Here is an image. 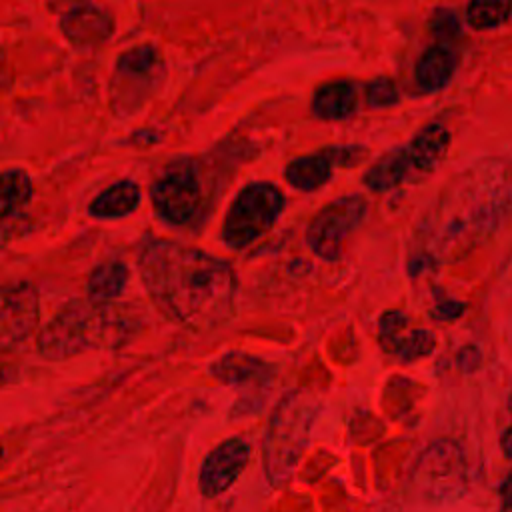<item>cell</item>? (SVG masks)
<instances>
[{"instance_id": "cell-11", "label": "cell", "mask_w": 512, "mask_h": 512, "mask_svg": "<svg viewBox=\"0 0 512 512\" xmlns=\"http://www.w3.org/2000/svg\"><path fill=\"white\" fill-rule=\"evenodd\" d=\"M60 26L64 36L78 48L102 44L104 40L110 38L114 30L112 18L92 4L74 6L70 12L64 14Z\"/></svg>"}, {"instance_id": "cell-5", "label": "cell", "mask_w": 512, "mask_h": 512, "mask_svg": "<svg viewBox=\"0 0 512 512\" xmlns=\"http://www.w3.org/2000/svg\"><path fill=\"white\" fill-rule=\"evenodd\" d=\"M104 316L82 306L70 304L66 306L40 334L38 348L42 356L60 360L80 352L84 346L96 344L104 332Z\"/></svg>"}, {"instance_id": "cell-3", "label": "cell", "mask_w": 512, "mask_h": 512, "mask_svg": "<svg viewBox=\"0 0 512 512\" xmlns=\"http://www.w3.org/2000/svg\"><path fill=\"white\" fill-rule=\"evenodd\" d=\"M316 412L318 402L306 390L290 392L276 406L264 440V466L272 484H282L290 478L306 446Z\"/></svg>"}, {"instance_id": "cell-24", "label": "cell", "mask_w": 512, "mask_h": 512, "mask_svg": "<svg viewBox=\"0 0 512 512\" xmlns=\"http://www.w3.org/2000/svg\"><path fill=\"white\" fill-rule=\"evenodd\" d=\"M398 100V90L392 80L378 78L366 88V102L370 106H390Z\"/></svg>"}, {"instance_id": "cell-10", "label": "cell", "mask_w": 512, "mask_h": 512, "mask_svg": "<svg viewBox=\"0 0 512 512\" xmlns=\"http://www.w3.org/2000/svg\"><path fill=\"white\" fill-rule=\"evenodd\" d=\"M36 318L38 300L32 286H0V334L8 338H22L32 330Z\"/></svg>"}, {"instance_id": "cell-22", "label": "cell", "mask_w": 512, "mask_h": 512, "mask_svg": "<svg viewBox=\"0 0 512 512\" xmlns=\"http://www.w3.org/2000/svg\"><path fill=\"white\" fill-rule=\"evenodd\" d=\"M160 64V56L152 46H138L120 56L116 78H130L134 76L138 84H144L154 78V70Z\"/></svg>"}, {"instance_id": "cell-26", "label": "cell", "mask_w": 512, "mask_h": 512, "mask_svg": "<svg viewBox=\"0 0 512 512\" xmlns=\"http://www.w3.org/2000/svg\"><path fill=\"white\" fill-rule=\"evenodd\" d=\"M502 450L508 458H512V426L502 434Z\"/></svg>"}, {"instance_id": "cell-4", "label": "cell", "mask_w": 512, "mask_h": 512, "mask_svg": "<svg viewBox=\"0 0 512 512\" xmlns=\"http://www.w3.org/2000/svg\"><path fill=\"white\" fill-rule=\"evenodd\" d=\"M284 198L274 184L254 182L244 186L224 218L222 236L228 246L244 248L260 238L280 216Z\"/></svg>"}, {"instance_id": "cell-17", "label": "cell", "mask_w": 512, "mask_h": 512, "mask_svg": "<svg viewBox=\"0 0 512 512\" xmlns=\"http://www.w3.org/2000/svg\"><path fill=\"white\" fill-rule=\"evenodd\" d=\"M332 158L328 152L308 154L292 160L286 168V180L300 190H314L330 178Z\"/></svg>"}, {"instance_id": "cell-12", "label": "cell", "mask_w": 512, "mask_h": 512, "mask_svg": "<svg viewBox=\"0 0 512 512\" xmlns=\"http://www.w3.org/2000/svg\"><path fill=\"white\" fill-rule=\"evenodd\" d=\"M408 318L402 312H388L380 320V338L382 344L402 360H414L424 354H430L434 348V336L426 330H412L402 336Z\"/></svg>"}, {"instance_id": "cell-9", "label": "cell", "mask_w": 512, "mask_h": 512, "mask_svg": "<svg viewBox=\"0 0 512 512\" xmlns=\"http://www.w3.org/2000/svg\"><path fill=\"white\" fill-rule=\"evenodd\" d=\"M250 458V446L242 438H228L218 444L202 462L200 468V492L208 498H214L226 492Z\"/></svg>"}, {"instance_id": "cell-20", "label": "cell", "mask_w": 512, "mask_h": 512, "mask_svg": "<svg viewBox=\"0 0 512 512\" xmlns=\"http://www.w3.org/2000/svg\"><path fill=\"white\" fill-rule=\"evenodd\" d=\"M268 368L258 358L230 352L224 358H220L216 364H212V374L228 384H244L252 380H264Z\"/></svg>"}, {"instance_id": "cell-18", "label": "cell", "mask_w": 512, "mask_h": 512, "mask_svg": "<svg viewBox=\"0 0 512 512\" xmlns=\"http://www.w3.org/2000/svg\"><path fill=\"white\" fill-rule=\"evenodd\" d=\"M410 160H408V152L406 148H396L388 154H384L364 176V182L368 188L376 190V192H384L390 190L394 186H398L410 170Z\"/></svg>"}, {"instance_id": "cell-6", "label": "cell", "mask_w": 512, "mask_h": 512, "mask_svg": "<svg viewBox=\"0 0 512 512\" xmlns=\"http://www.w3.org/2000/svg\"><path fill=\"white\" fill-rule=\"evenodd\" d=\"M366 212V200L358 194L338 198L324 206L310 222L306 240L324 260H336L344 238L360 224Z\"/></svg>"}, {"instance_id": "cell-23", "label": "cell", "mask_w": 512, "mask_h": 512, "mask_svg": "<svg viewBox=\"0 0 512 512\" xmlns=\"http://www.w3.org/2000/svg\"><path fill=\"white\" fill-rule=\"evenodd\" d=\"M510 2H472L466 8V20L474 28H494L510 18Z\"/></svg>"}, {"instance_id": "cell-1", "label": "cell", "mask_w": 512, "mask_h": 512, "mask_svg": "<svg viewBox=\"0 0 512 512\" xmlns=\"http://www.w3.org/2000/svg\"><path fill=\"white\" fill-rule=\"evenodd\" d=\"M138 264L150 296L174 322L204 332L232 316L236 276L224 260L178 242L150 240Z\"/></svg>"}, {"instance_id": "cell-21", "label": "cell", "mask_w": 512, "mask_h": 512, "mask_svg": "<svg viewBox=\"0 0 512 512\" xmlns=\"http://www.w3.org/2000/svg\"><path fill=\"white\" fill-rule=\"evenodd\" d=\"M32 196V184L26 172L6 170L0 174V218L18 212Z\"/></svg>"}, {"instance_id": "cell-28", "label": "cell", "mask_w": 512, "mask_h": 512, "mask_svg": "<svg viewBox=\"0 0 512 512\" xmlns=\"http://www.w3.org/2000/svg\"><path fill=\"white\" fill-rule=\"evenodd\" d=\"M0 456H2V448H0Z\"/></svg>"}, {"instance_id": "cell-27", "label": "cell", "mask_w": 512, "mask_h": 512, "mask_svg": "<svg viewBox=\"0 0 512 512\" xmlns=\"http://www.w3.org/2000/svg\"><path fill=\"white\" fill-rule=\"evenodd\" d=\"M2 68H4V60H2V56H0V78H2Z\"/></svg>"}, {"instance_id": "cell-13", "label": "cell", "mask_w": 512, "mask_h": 512, "mask_svg": "<svg viewBox=\"0 0 512 512\" xmlns=\"http://www.w3.org/2000/svg\"><path fill=\"white\" fill-rule=\"evenodd\" d=\"M450 134L442 124H430L420 130L406 146L410 166L420 172H430L446 154Z\"/></svg>"}, {"instance_id": "cell-16", "label": "cell", "mask_w": 512, "mask_h": 512, "mask_svg": "<svg viewBox=\"0 0 512 512\" xmlns=\"http://www.w3.org/2000/svg\"><path fill=\"white\" fill-rule=\"evenodd\" d=\"M356 106V94L354 88L346 82H332L324 84L316 90L312 108L314 114L326 120H340L352 114Z\"/></svg>"}, {"instance_id": "cell-7", "label": "cell", "mask_w": 512, "mask_h": 512, "mask_svg": "<svg viewBox=\"0 0 512 512\" xmlns=\"http://www.w3.org/2000/svg\"><path fill=\"white\" fill-rule=\"evenodd\" d=\"M152 200L164 220L172 224L188 222L200 202V186L192 166L188 162L170 166L168 172L154 182Z\"/></svg>"}, {"instance_id": "cell-25", "label": "cell", "mask_w": 512, "mask_h": 512, "mask_svg": "<svg viewBox=\"0 0 512 512\" xmlns=\"http://www.w3.org/2000/svg\"><path fill=\"white\" fill-rule=\"evenodd\" d=\"M500 500H502V504H504V508H508V510H512V474L510 476H506L504 480H502V484H500Z\"/></svg>"}, {"instance_id": "cell-2", "label": "cell", "mask_w": 512, "mask_h": 512, "mask_svg": "<svg viewBox=\"0 0 512 512\" xmlns=\"http://www.w3.org/2000/svg\"><path fill=\"white\" fill-rule=\"evenodd\" d=\"M512 210V162L484 160L440 194L420 228L428 258L454 260L488 240Z\"/></svg>"}, {"instance_id": "cell-19", "label": "cell", "mask_w": 512, "mask_h": 512, "mask_svg": "<svg viewBox=\"0 0 512 512\" xmlns=\"http://www.w3.org/2000/svg\"><path fill=\"white\" fill-rule=\"evenodd\" d=\"M126 278H128L126 266L118 260H110L96 266L88 276V284H86L88 298L92 300V304L110 302L122 292Z\"/></svg>"}, {"instance_id": "cell-14", "label": "cell", "mask_w": 512, "mask_h": 512, "mask_svg": "<svg viewBox=\"0 0 512 512\" xmlns=\"http://www.w3.org/2000/svg\"><path fill=\"white\" fill-rule=\"evenodd\" d=\"M454 68H456L454 54L444 46H432L418 60L416 80L424 90L434 92L444 88L450 82Z\"/></svg>"}, {"instance_id": "cell-8", "label": "cell", "mask_w": 512, "mask_h": 512, "mask_svg": "<svg viewBox=\"0 0 512 512\" xmlns=\"http://www.w3.org/2000/svg\"><path fill=\"white\" fill-rule=\"evenodd\" d=\"M416 484L434 496H458L464 488V458L456 444L436 442L418 460Z\"/></svg>"}, {"instance_id": "cell-15", "label": "cell", "mask_w": 512, "mask_h": 512, "mask_svg": "<svg viewBox=\"0 0 512 512\" xmlns=\"http://www.w3.org/2000/svg\"><path fill=\"white\" fill-rule=\"evenodd\" d=\"M140 200V190L132 180H120L106 188L90 204V214L96 218H120L130 214Z\"/></svg>"}]
</instances>
